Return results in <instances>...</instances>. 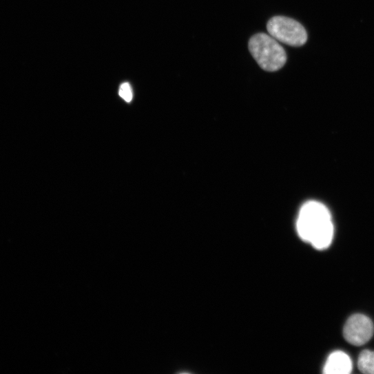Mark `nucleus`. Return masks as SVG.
I'll use <instances>...</instances> for the list:
<instances>
[{"instance_id":"f257e3e1","label":"nucleus","mask_w":374,"mask_h":374,"mask_svg":"<svg viewBox=\"0 0 374 374\" xmlns=\"http://www.w3.org/2000/svg\"><path fill=\"white\" fill-rule=\"evenodd\" d=\"M297 230L302 240L315 249H326L334 233L330 211L323 204L310 201L302 207L297 221Z\"/></svg>"},{"instance_id":"f03ea898","label":"nucleus","mask_w":374,"mask_h":374,"mask_svg":"<svg viewBox=\"0 0 374 374\" xmlns=\"http://www.w3.org/2000/svg\"><path fill=\"white\" fill-rule=\"evenodd\" d=\"M248 46L257 63L266 71H278L287 63L285 50L273 37L256 34L249 40Z\"/></svg>"},{"instance_id":"7ed1b4c3","label":"nucleus","mask_w":374,"mask_h":374,"mask_svg":"<svg viewBox=\"0 0 374 374\" xmlns=\"http://www.w3.org/2000/svg\"><path fill=\"white\" fill-rule=\"evenodd\" d=\"M267 30L275 39L291 46H302L307 41L304 28L298 21L287 17L271 19L268 23Z\"/></svg>"},{"instance_id":"20e7f679","label":"nucleus","mask_w":374,"mask_h":374,"mask_svg":"<svg viewBox=\"0 0 374 374\" xmlns=\"http://www.w3.org/2000/svg\"><path fill=\"white\" fill-rule=\"evenodd\" d=\"M373 332L372 321L362 314L351 316L344 327L345 340L355 346H361L368 342L372 337Z\"/></svg>"},{"instance_id":"39448f33","label":"nucleus","mask_w":374,"mask_h":374,"mask_svg":"<svg viewBox=\"0 0 374 374\" xmlns=\"http://www.w3.org/2000/svg\"><path fill=\"white\" fill-rule=\"evenodd\" d=\"M353 368L350 357L342 351H335L328 357L324 367L326 374H349Z\"/></svg>"},{"instance_id":"423d86ee","label":"nucleus","mask_w":374,"mask_h":374,"mask_svg":"<svg viewBox=\"0 0 374 374\" xmlns=\"http://www.w3.org/2000/svg\"><path fill=\"white\" fill-rule=\"evenodd\" d=\"M357 364L362 373L374 374V351L369 350L362 351L358 357Z\"/></svg>"},{"instance_id":"0eeeda50","label":"nucleus","mask_w":374,"mask_h":374,"mask_svg":"<svg viewBox=\"0 0 374 374\" xmlns=\"http://www.w3.org/2000/svg\"><path fill=\"white\" fill-rule=\"evenodd\" d=\"M118 94L124 101L130 103L134 96L131 85L129 83L121 84L119 87Z\"/></svg>"}]
</instances>
